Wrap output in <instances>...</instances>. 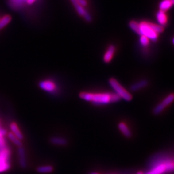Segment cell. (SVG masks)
Listing matches in <instances>:
<instances>
[{"instance_id": "obj_1", "label": "cell", "mask_w": 174, "mask_h": 174, "mask_svg": "<svg viewBox=\"0 0 174 174\" xmlns=\"http://www.w3.org/2000/svg\"><path fill=\"white\" fill-rule=\"evenodd\" d=\"M80 99L95 105H105L118 102L120 98L114 93H94L82 92L79 94Z\"/></svg>"}, {"instance_id": "obj_2", "label": "cell", "mask_w": 174, "mask_h": 174, "mask_svg": "<svg viewBox=\"0 0 174 174\" xmlns=\"http://www.w3.org/2000/svg\"><path fill=\"white\" fill-rule=\"evenodd\" d=\"M174 170L173 160L162 159L156 162L145 174H164Z\"/></svg>"}, {"instance_id": "obj_3", "label": "cell", "mask_w": 174, "mask_h": 174, "mask_svg": "<svg viewBox=\"0 0 174 174\" xmlns=\"http://www.w3.org/2000/svg\"><path fill=\"white\" fill-rule=\"evenodd\" d=\"M109 84L116 94L121 99L126 101H130L133 99V96L127 89L121 85L116 79L111 78L109 79Z\"/></svg>"}, {"instance_id": "obj_4", "label": "cell", "mask_w": 174, "mask_h": 174, "mask_svg": "<svg viewBox=\"0 0 174 174\" xmlns=\"http://www.w3.org/2000/svg\"><path fill=\"white\" fill-rule=\"evenodd\" d=\"M139 34L153 41H157L158 36V34L152 27L151 23L145 22L139 23Z\"/></svg>"}, {"instance_id": "obj_5", "label": "cell", "mask_w": 174, "mask_h": 174, "mask_svg": "<svg viewBox=\"0 0 174 174\" xmlns=\"http://www.w3.org/2000/svg\"><path fill=\"white\" fill-rule=\"evenodd\" d=\"M10 151L6 147L0 150V173L8 170L10 165L9 162Z\"/></svg>"}, {"instance_id": "obj_6", "label": "cell", "mask_w": 174, "mask_h": 174, "mask_svg": "<svg viewBox=\"0 0 174 174\" xmlns=\"http://www.w3.org/2000/svg\"><path fill=\"white\" fill-rule=\"evenodd\" d=\"M174 99V96L173 93L164 98L160 103H158L153 109V113L155 115L160 114L162 113L164 110L165 109L167 106L170 105L171 103L173 102Z\"/></svg>"}, {"instance_id": "obj_7", "label": "cell", "mask_w": 174, "mask_h": 174, "mask_svg": "<svg viewBox=\"0 0 174 174\" xmlns=\"http://www.w3.org/2000/svg\"><path fill=\"white\" fill-rule=\"evenodd\" d=\"M39 86L41 89L48 93H54L57 91L58 87L55 82L50 80H45L40 83Z\"/></svg>"}, {"instance_id": "obj_8", "label": "cell", "mask_w": 174, "mask_h": 174, "mask_svg": "<svg viewBox=\"0 0 174 174\" xmlns=\"http://www.w3.org/2000/svg\"><path fill=\"white\" fill-rule=\"evenodd\" d=\"M71 1H72V4L75 7L77 12L79 13V15H80L81 17L85 18L86 21L88 22H90L92 21V17H91V15L87 11V10L85 9V7L81 6L80 5H79L75 1V0H71Z\"/></svg>"}, {"instance_id": "obj_9", "label": "cell", "mask_w": 174, "mask_h": 174, "mask_svg": "<svg viewBox=\"0 0 174 174\" xmlns=\"http://www.w3.org/2000/svg\"><path fill=\"white\" fill-rule=\"evenodd\" d=\"M116 51V48L114 45H110L106 49V53L103 56V61L105 63H109L112 60Z\"/></svg>"}, {"instance_id": "obj_10", "label": "cell", "mask_w": 174, "mask_h": 174, "mask_svg": "<svg viewBox=\"0 0 174 174\" xmlns=\"http://www.w3.org/2000/svg\"><path fill=\"white\" fill-rule=\"evenodd\" d=\"M148 84V82L147 80H141L131 85L130 87V89L133 92H137L141 89H143L147 87Z\"/></svg>"}, {"instance_id": "obj_11", "label": "cell", "mask_w": 174, "mask_h": 174, "mask_svg": "<svg viewBox=\"0 0 174 174\" xmlns=\"http://www.w3.org/2000/svg\"><path fill=\"white\" fill-rule=\"evenodd\" d=\"M118 129L123 135L126 137H130L131 136V132L128 126L125 122H120L118 125Z\"/></svg>"}, {"instance_id": "obj_12", "label": "cell", "mask_w": 174, "mask_h": 174, "mask_svg": "<svg viewBox=\"0 0 174 174\" xmlns=\"http://www.w3.org/2000/svg\"><path fill=\"white\" fill-rule=\"evenodd\" d=\"M10 129L12 131V133L19 140H22L23 139V135L19 130V128L17 124L15 122H12L10 124Z\"/></svg>"}, {"instance_id": "obj_13", "label": "cell", "mask_w": 174, "mask_h": 174, "mask_svg": "<svg viewBox=\"0 0 174 174\" xmlns=\"http://www.w3.org/2000/svg\"><path fill=\"white\" fill-rule=\"evenodd\" d=\"M157 22L161 26H164L167 23V17L165 12L163 11H159L156 15Z\"/></svg>"}, {"instance_id": "obj_14", "label": "cell", "mask_w": 174, "mask_h": 174, "mask_svg": "<svg viewBox=\"0 0 174 174\" xmlns=\"http://www.w3.org/2000/svg\"><path fill=\"white\" fill-rule=\"evenodd\" d=\"M174 0H162L160 4V10L164 12L169 10L174 4Z\"/></svg>"}, {"instance_id": "obj_15", "label": "cell", "mask_w": 174, "mask_h": 174, "mask_svg": "<svg viewBox=\"0 0 174 174\" xmlns=\"http://www.w3.org/2000/svg\"><path fill=\"white\" fill-rule=\"evenodd\" d=\"M51 143L56 145H60V146H64L67 145V140L63 137H54L51 139Z\"/></svg>"}, {"instance_id": "obj_16", "label": "cell", "mask_w": 174, "mask_h": 174, "mask_svg": "<svg viewBox=\"0 0 174 174\" xmlns=\"http://www.w3.org/2000/svg\"><path fill=\"white\" fill-rule=\"evenodd\" d=\"M19 160L20 164L21 167H25L26 166V161H25V152L24 149L21 147L19 149Z\"/></svg>"}, {"instance_id": "obj_17", "label": "cell", "mask_w": 174, "mask_h": 174, "mask_svg": "<svg viewBox=\"0 0 174 174\" xmlns=\"http://www.w3.org/2000/svg\"><path fill=\"white\" fill-rule=\"evenodd\" d=\"M8 137L10 140L13 143L16 145L17 146L19 147H21L22 146V143H21V140L19 139H17V137L14 135L12 132H9L7 134Z\"/></svg>"}, {"instance_id": "obj_18", "label": "cell", "mask_w": 174, "mask_h": 174, "mask_svg": "<svg viewBox=\"0 0 174 174\" xmlns=\"http://www.w3.org/2000/svg\"><path fill=\"white\" fill-rule=\"evenodd\" d=\"M27 0H10L11 6L15 9H18L21 7L25 1Z\"/></svg>"}, {"instance_id": "obj_19", "label": "cell", "mask_w": 174, "mask_h": 174, "mask_svg": "<svg viewBox=\"0 0 174 174\" xmlns=\"http://www.w3.org/2000/svg\"><path fill=\"white\" fill-rule=\"evenodd\" d=\"M52 171L53 167L51 166H44L37 168V171L40 173H50Z\"/></svg>"}, {"instance_id": "obj_20", "label": "cell", "mask_w": 174, "mask_h": 174, "mask_svg": "<svg viewBox=\"0 0 174 174\" xmlns=\"http://www.w3.org/2000/svg\"><path fill=\"white\" fill-rule=\"evenodd\" d=\"M130 28L136 32L137 34H139V23L135 21H131L129 23Z\"/></svg>"}, {"instance_id": "obj_21", "label": "cell", "mask_w": 174, "mask_h": 174, "mask_svg": "<svg viewBox=\"0 0 174 174\" xmlns=\"http://www.w3.org/2000/svg\"><path fill=\"white\" fill-rule=\"evenodd\" d=\"M10 21L11 17L9 15H6L2 19H0V29L6 26Z\"/></svg>"}, {"instance_id": "obj_22", "label": "cell", "mask_w": 174, "mask_h": 174, "mask_svg": "<svg viewBox=\"0 0 174 174\" xmlns=\"http://www.w3.org/2000/svg\"><path fill=\"white\" fill-rule=\"evenodd\" d=\"M140 43L143 47H147L149 44V40L145 36H141L140 38Z\"/></svg>"}, {"instance_id": "obj_23", "label": "cell", "mask_w": 174, "mask_h": 174, "mask_svg": "<svg viewBox=\"0 0 174 174\" xmlns=\"http://www.w3.org/2000/svg\"><path fill=\"white\" fill-rule=\"evenodd\" d=\"M75 1L81 6L85 7L87 5V2L86 0H75Z\"/></svg>"}, {"instance_id": "obj_24", "label": "cell", "mask_w": 174, "mask_h": 174, "mask_svg": "<svg viewBox=\"0 0 174 174\" xmlns=\"http://www.w3.org/2000/svg\"><path fill=\"white\" fill-rule=\"evenodd\" d=\"M6 134H7V131L6 130L0 128V138L4 137V136L6 135Z\"/></svg>"}, {"instance_id": "obj_25", "label": "cell", "mask_w": 174, "mask_h": 174, "mask_svg": "<svg viewBox=\"0 0 174 174\" xmlns=\"http://www.w3.org/2000/svg\"><path fill=\"white\" fill-rule=\"evenodd\" d=\"M36 0H27V2L28 4H33Z\"/></svg>"}, {"instance_id": "obj_26", "label": "cell", "mask_w": 174, "mask_h": 174, "mask_svg": "<svg viewBox=\"0 0 174 174\" xmlns=\"http://www.w3.org/2000/svg\"><path fill=\"white\" fill-rule=\"evenodd\" d=\"M137 174H143V172H138V173Z\"/></svg>"}, {"instance_id": "obj_27", "label": "cell", "mask_w": 174, "mask_h": 174, "mask_svg": "<svg viewBox=\"0 0 174 174\" xmlns=\"http://www.w3.org/2000/svg\"><path fill=\"white\" fill-rule=\"evenodd\" d=\"M90 174H98V173H96V172H92V173H91Z\"/></svg>"}]
</instances>
